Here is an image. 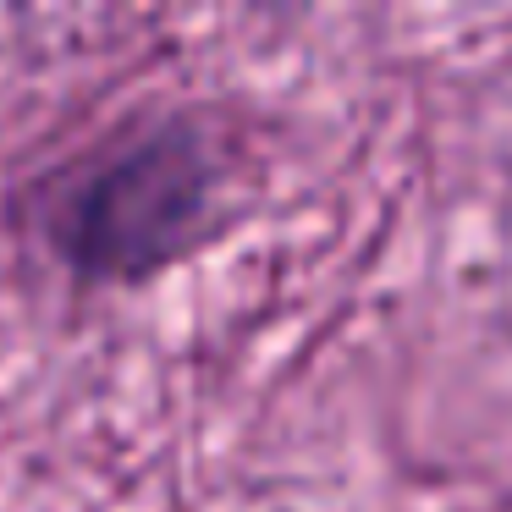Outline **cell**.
I'll list each match as a JSON object with an SVG mask.
<instances>
[{"label":"cell","mask_w":512,"mask_h":512,"mask_svg":"<svg viewBox=\"0 0 512 512\" xmlns=\"http://www.w3.org/2000/svg\"><path fill=\"white\" fill-rule=\"evenodd\" d=\"M204 188H210V171L193 138H144L105 171H94L83 193H72L61 215V248L89 276L155 270L188 243L193 221L204 215Z\"/></svg>","instance_id":"1"}]
</instances>
